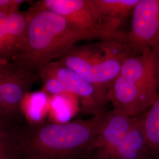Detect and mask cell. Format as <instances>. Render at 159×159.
<instances>
[{"label":"cell","mask_w":159,"mask_h":159,"mask_svg":"<svg viewBox=\"0 0 159 159\" xmlns=\"http://www.w3.org/2000/svg\"><path fill=\"white\" fill-rule=\"evenodd\" d=\"M102 115L25 128L23 159H87L100 130Z\"/></svg>","instance_id":"1"},{"label":"cell","mask_w":159,"mask_h":159,"mask_svg":"<svg viewBox=\"0 0 159 159\" xmlns=\"http://www.w3.org/2000/svg\"><path fill=\"white\" fill-rule=\"evenodd\" d=\"M29 11L24 45L15 61L34 71L39 73L41 67L62 57L77 42L88 40L80 30L55 12L37 3Z\"/></svg>","instance_id":"2"},{"label":"cell","mask_w":159,"mask_h":159,"mask_svg":"<svg viewBox=\"0 0 159 159\" xmlns=\"http://www.w3.org/2000/svg\"><path fill=\"white\" fill-rule=\"evenodd\" d=\"M159 44L127 57L107 93L113 109L135 117L149 108L159 94Z\"/></svg>","instance_id":"3"},{"label":"cell","mask_w":159,"mask_h":159,"mask_svg":"<svg viewBox=\"0 0 159 159\" xmlns=\"http://www.w3.org/2000/svg\"><path fill=\"white\" fill-rule=\"evenodd\" d=\"M131 56L125 44L109 40L74 46L57 61L107 93Z\"/></svg>","instance_id":"4"},{"label":"cell","mask_w":159,"mask_h":159,"mask_svg":"<svg viewBox=\"0 0 159 159\" xmlns=\"http://www.w3.org/2000/svg\"><path fill=\"white\" fill-rule=\"evenodd\" d=\"M37 4L66 18L84 34L88 40H109L125 44L127 33H109L97 15L91 0H43Z\"/></svg>","instance_id":"5"},{"label":"cell","mask_w":159,"mask_h":159,"mask_svg":"<svg viewBox=\"0 0 159 159\" xmlns=\"http://www.w3.org/2000/svg\"><path fill=\"white\" fill-rule=\"evenodd\" d=\"M57 78L65 85L68 94H73L80 101V111L85 114L101 116L104 113L108 102L107 93L82 78L74 71L58 63L51 61L39 68Z\"/></svg>","instance_id":"6"},{"label":"cell","mask_w":159,"mask_h":159,"mask_svg":"<svg viewBox=\"0 0 159 159\" xmlns=\"http://www.w3.org/2000/svg\"><path fill=\"white\" fill-rule=\"evenodd\" d=\"M125 46L136 56L159 44V0H139L133 10Z\"/></svg>","instance_id":"7"},{"label":"cell","mask_w":159,"mask_h":159,"mask_svg":"<svg viewBox=\"0 0 159 159\" xmlns=\"http://www.w3.org/2000/svg\"><path fill=\"white\" fill-rule=\"evenodd\" d=\"M153 157L143 135L137 116L125 136L96 140L87 159H152Z\"/></svg>","instance_id":"8"},{"label":"cell","mask_w":159,"mask_h":159,"mask_svg":"<svg viewBox=\"0 0 159 159\" xmlns=\"http://www.w3.org/2000/svg\"><path fill=\"white\" fill-rule=\"evenodd\" d=\"M29 11L0 12V70L20 56L26 36Z\"/></svg>","instance_id":"9"},{"label":"cell","mask_w":159,"mask_h":159,"mask_svg":"<svg viewBox=\"0 0 159 159\" xmlns=\"http://www.w3.org/2000/svg\"><path fill=\"white\" fill-rule=\"evenodd\" d=\"M93 7L109 33H124L120 28L139 0H91Z\"/></svg>","instance_id":"10"},{"label":"cell","mask_w":159,"mask_h":159,"mask_svg":"<svg viewBox=\"0 0 159 159\" xmlns=\"http://www.w3.org/2000/svg\"><path fill=\"white\" fill-rule=\"evenodd\" d=\"M25 134L20 121L0 119V159H23Z\"/></svg>","instance_id":"11"},{"label":"cell","mask_w":159,"mask_h":159,"mask_svg":"<svg viewBox=\"0 0 159 159\" xmlns=\"http://www.w3.org/2000/svg\"><path fill=\"white\" fill-rule=\"evenodd\" d=\"M137 117L148 147L154 156H159V90L153 104Z\"/></svg>","instance_id":"12"},{"label":"cell","mask_w":159,"mask_h":159,"mask_svg":"<svg viewBox=\"0 0 159 159\" xmlns=\"http://www.w3.org/2000/svg\"><path fill=\"white\" fill-rule=\"evenodd\" d=\"M24 0H0V12L11 14L19 11L20 6Z\"/></svg>","instance_id":"13"},{"label":"cell","mask_w":159,"mask_h":159,"mask_svg":"<svg viewBox=\"0 0 159 159\" xmlns=\"http://www.w3.org/2000/svg\"><path fill=\"white\" fill-rule=\"evenodd\" d=\"M2 87V83H1V74H0V119H10L7 114L6 113V110L5 108L4 107L3 103H2V98H1V89Z\"/></svg>","instance_id":"14"},{"label":"cell","mask_w":159,"mask_h":159,"mask_svg":"<svg viewBox=\"0 0 159 159\" xmlns=\"http://www.w3.org/2000/svg\"><path fill=\"white\" fill-rule=\"evenodd\" d=\"M152 159H159V156H154L153 158Z\"/></svg>","instance_id":"15"},{"label":"cell","mask_w":159,"mask_h":159,"mask_svg":"<svg viewBox=\"0 0 159 159\" xmlns=\"http://www.w3.org/2000/svg\"></svg>","instance_id":"16"},{"label":"cell","mask_w":159,"mask_h":159,"mask_svg":"<svg viewBox=\"0 0 159 159\" xmlns=\"http://www.w3.org/2000/svg\"></svg>","instance_id":"17"}]
</instances>
